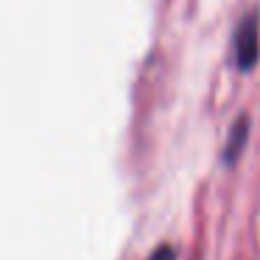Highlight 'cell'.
Wrapping results in <instances>:
<instances>
[{"instance_id": "2", "label": "cell", "mask_w": 260, "mask_h": 260, "mask_svg": "<svg viewBox=\"0 0 260 260\" xmlns=\"http://www.w3.org/2000/svg\"><path fill=\"white\" fill-rule=\"evenodd\" d=\"M246 140H249V115L243 112V115H238V120L232 123L230 135H226V140H224V165H235L238 162Z\"/></svg>"}, {"instance_id": "3", "label": "cell", "mask_w": 260, "mask_h": 260, "mask_svg": "<svg viewBox=\"0 0 260 260\" xmlns=\"http://www.w3.org/2000/svg\"><path fill=\"white\" fill-rule=\"evenodd\" d=\"M148 260H176V249H174V246H168V243H162V246L154 249Z\"/></svg>"}, {"instance_id": "1", "label": "cell", "mask_w": 260, "mask_h": 260, "mask_svg": "<svg viewBox=\"0 0 260 260\" xmlns=\"http://www.w3.org/2000/svg\"><path fill=\"white\" fill-rule=\"evenodd\" d=\"M232 51H235V68L241 73L254 70L260 59V14L246 12L238 20L235 31H232Z\"/></svg>"}]
</instances>
